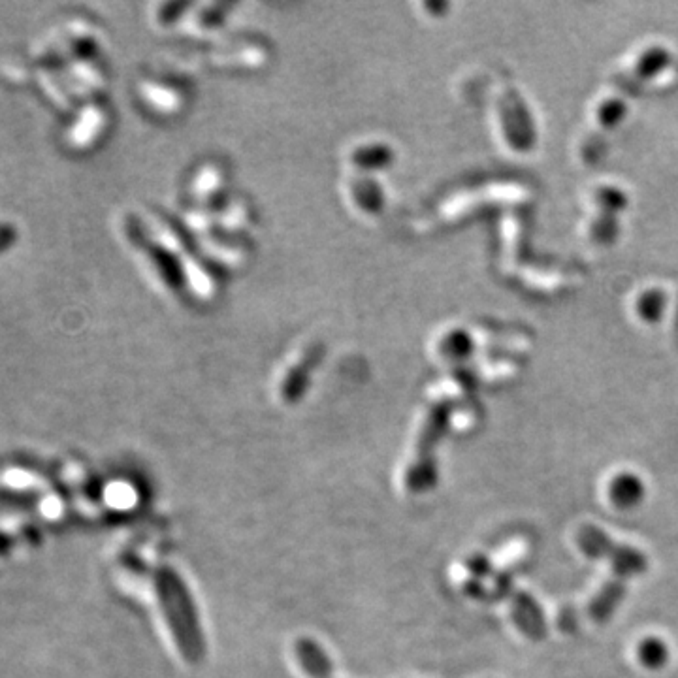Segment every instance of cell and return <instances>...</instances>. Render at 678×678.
<instances>
[{"label":"cell","mask_w":678,"mask_h":678,"mask_svg":"<svg viewBox=\"0 0 678 678\" xmlns=\"http://www.w3.org/2000/svg\"><path fill=\"white\" fill-rule=\"evenodd\" d=\"M151 579L179 654L191 665L202 662L206 656V639L187 584L168 565L155 567Z\"/></svg>","instance_id":"obj_1"},{"label":"cell","mask_w":678,"mask_h":678,"mask_svg":"<svg viewBox=\"0 0 678 678\" xmlns=\"http://www.w3.org/2000/svg\"><path fill=\"white\" fill-rule=\"evenodd\" d=\"M577 545L584 556L592 560H607L613 567L614 577L633 579L645 575L648 569V558L626 543H616L609 533L599 530L598 526H582L577 533Z\"/></svg>","instance_id":"obj_2"},{"label":"cell","mask_w":678,"mask_h":678,"mask_svg":"<svg viewBox=\"0 0 678 678\" xmlns=\"http://www.w3.org/2000/svg\"><path fill=\"white\" fill-rule=\"evenodd\" d=\"M447 411L437 409L426 422L419 445L415 451V458L405 471V488L411 494H426L436 488L439 483V468H437L436 447L445 436L447 430Z\"/></svg>","instance_id":"obj_3"},{"label":"cell","mask_w":678,"mask_h":678,"mask_svg":"<svg viewBox=\"0 0 678 678\" xmlns=\"http://www.w3.org/2000/svg\"><path fill=\"white\" fill-rule=\"evenodd\" d=\"M511 616L520 633L530 641H543L547 637V618L539 601L532 594L517 590L511 596Z\"/></svg>","instance_id":"obj_4"},{"label":"cell","mask_w":678,"mask_h":678,"mask_svg":"<svg viewBox=\"0 0 678 678\" xmlns=\"http://www.w3.org/2000/svg\"><path fill=\"white\" fill-rule=\"evenodd\" d=\"M628 594L626 579L613 577L599 588L598 594L588 605V614L596 624H607Z\"/></svg>","instance_id":"obj_5"},{"label":"cell","mask_w":678,"mask_h":678,"mask_svg":"<svg viewBox=\"0 0 678 678\" xmlns=\"http://www.w3.org/2000/svg\"><path fill=\"white\" fill-rule=\"evenodd\" d=\"M294 654L309 678H334L332 662L323 646L309 637H300L294 645Z\"/></svg>","instance_id":"obj_6"},{"label":"cell","mask_w":678,"mask_h":678,"mask_svg":"<svg viewBox=\"0 0 678 678\" xmlns=\"http://www.w3.org/2000/svg\"><path fill=\"white\" fill-rule=\"evenodd\" d=\"M646 486L643 479L635 473L624 471L616 475L609 485V498L618 509H635L645 501Z\"/></svg>","instance_id":"obj_7"},{"label":"cell","mask_w":678,"mask_h":678,"mask_svg":"<svg viewBox=\"0 0 678 678\" xmlns=\"http://www.w3.org/2000/svg\"><path fill=\"white\" fill-rule=\"evenodd\" d=\"M637 656L641 665L648 671H660L671 658L669 645L660 637H646L637 648Z\"/></svg>","instance_id":"obj_8"},{"label":"cell","mask_w":678,"mask_h":678,"mask_svg":"<svg viewBox=\"0 0 678 678\" xmlns=\"http://www.w3.org/2000/svg\"><path fill=\"white\" fill-rule=\"evenodd\" d=\"M0 76L12 85H27L31 81V61L27 59H2L0 61Z\"/></svg>","instance_id":"obj_9"},{"label":"cell","mask_w":678,"mask_h":678,"mask_svg":"<svg viewBox=\"0 0 678 678\" xmlns=\"http://www.w3.org/2000/svg\"><path fill=\"white\" fill-rule=\"evenodd\" d=\"M466 567H468L471 577L477 579V581H485V579H488L494 573L492 562L486 558L485 554L471 556L468 562H466Z\"/></svg>","instance_id":"obj_10"},{"label":"cell","mask_w":678,"mask_h":678,"mask_svg":"<svg viewBox=\"0 0 678 678\" xmlns=\"http://www.w3.org/2000/svg\"><path fill=\"white\" fill-rule=\"evenodd\" d=\"M17 243V225L6 217H0V255Z\"/></svg>","instance_id":"obj_11"}]
</instances>
